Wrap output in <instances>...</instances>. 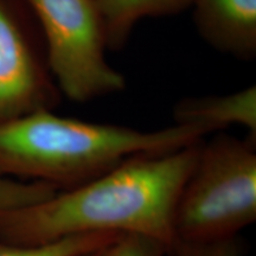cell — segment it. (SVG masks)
Instances as JSON below:
<instances>
[{
    "label": "cell",
    "instance_id": "9",
    "mask_svg": "<svg viewBox=\"0 0 256 256\" xmlns=\"http://www.w3.org/2000/svg\"><path fill=\"white\" fill-rule=\"evenodd\" d=\"M120 235L118 232L87 234L40 246L14 244L0 240V256H78L106 247Z\"/></svg>",
    "mask_w": 256,
    "mask_h": 256
},
{
    "label": "cell",
    "instance_id": "8",
    "mask_svg": "<svg viewBox=\"0 0 256 256\" xmlns=\"http://www.w3.org/2000/svg\"><path fill=\"white\" fill-rule=\"evenodd\" d=\"M108 50L127 43L144 18L174 16L190 10L192 0H94Z\"/></svg>",
    "mask_w": 256,
    "mask_h": 256
},
{
    "label": "cell",
    "instance_id": "11",
    "mask_svg": "<svg viewBox=\"0 0 256 256\" xmlns=\"http://www.w3.org/2000/svg\"><path fill=\"white\" fill-rule=\"evenodd\" d=\"M170 252L162 240L139 232L121 234L108 247V256H170Z\"/></svg>",
    "mask_w": 256,
    "mask_h": 256
},
{
    "label": "cell",
    "instance_id": "5",
    "mask_svg": "<svg viewBox=\"0 0 256 256\" xmlns=\"http://www.w3.org/2000/svg\"><path fill=\"white\" fill-rule=\"evenodd\" d=\"M60 95L17 20L0 0V124L32 112L52 110Z\"/></svg>",
    "mask_w": 256,
    "mask_h": 256
},
{
    "label": "cell",
    "instance_id": "6",
    "mask_svg": "<svg viewBox=\"0 0 256 256\" xmlns=\"http://www.w3.org/2000/svg\"><path fill=\"white\" fill-rule=\"evenodd\" d=\"M200 36L220 52L250 60L256 56V0H192Z\"/></svg>",
    "mask_w": 256,
    "mask_h": 256
},
{
    "label": "cell",
    "instance_id": "10",
    "mask_svg": "<svg viewBox=\"0 0 256 256\" xmlns=\"http://www.w3.org/2000/svg\"><path fill=\"white\" fill-rule=\"evenodd\" d=\"M57 191L50 184L0 176V211L37 203L54 196Z\"/></svg>",
    "mask_w": 256,
    "mask_h": 256
},
{
    "label": "cell",
    "instance_id": "3",
    "mask_svg": "<svg viewBox=\"0 0 256 256\" xmlns=\"http://www.w3.org/2000/svg\"><path fill=\"white\" fill-rule=\"evenodd\" d=\"M255 220V136L217 134L210 142L202 140L174 206V243L236 238Z\"/></svg>",
    "mask_w": 256,
    "mask_h": 256
},
{
    "label": "cell",
    "instance_id": "13",
    "mask_svg": "<svg viewBox=\"0 0 256 256\" xmlns=\"http://www.w3.org/2000/svg\"><path fill=\"white\" fill-rule=\"evenodd\" d=\"M112 243H113V242H112ZM108 247H110V244L106 246V247L95 249V250L83 252V254L78 255V256H108Z\"/></svg>",
    "mask_w": 256,
    "mask_h": 256
},
{
    "label": "cell",
    "instance_id": "1",
    "mask_svg": "<svg viewBox=\"0 0 256 256\" xmlns=\"http://www.w3.org/2000/svg\"><path fill=\"white\" fill-rule=\"evenodd\" d=\"M200 142L133 156L80 186L0 211V240L40 246L87 234L139 232L172 249L174 206Z\"/></svg>",
    "mask_w": 256,
    "mask_h": 256
},
{
    "label": "cell",
    "instance_id": "4",
    "mask_svg": "<svg viewBox=\"0 0 256 256\" xmlns=\"http://www.w3.org/2000/svg\"><path fill=\"white\" fill-rule=\"evenodd\" d=\"M46 40L54 82L69 100L84 104L126 88L106 58L104 28L94 0H28Z\"/></svg>",
    "mask_w": 256,
    "mask_h": 256
},
{
    "label": "cell",
    "instance_id": "2",
    "mask_svg": "<svg viewBox=\"0 0 256 256\" xmlns=\"http://www.w3.org/2000/svg\"><path fill=\"white\" fill-rule=\"evenodd\" d=\"M206 136L200 128L180 124L140 130L40 110L0 124V176L69 190L133 156L178 150Z\"/></svg>",
    "mask_w": 256,
    "mask_h": 256
},
{
    "label": "cell",
    "instance_id": "7",
    "mask_svg": "<svg viewBox=\"0 0 256 256\" xmlns=\"http://www.w3.org/2000/svg\"><path fill=\"white\" fill-rule=\"evenodd\" d=\"M174 124L196 127L206 134L230 126L244 127L256 136V86L226 95L184 98L174 104Z\"/></svg>",
    "mask_w": 256,
    "mask_h": 256
},
{
    "label": "cell",
    "instance_id": "12",
    "mask_svg": "<svg viewBox=\"0 0 256 256\" xmlns=\"http://www.w3.org/2000/svg\"><path fill=\"white\" fill-rule=\"evenodd\" d=\"M170 256H242L238 236L212 243H174Z\"/></svg>",
    "mask_w": 256,
    "mask_h": 256
}]
</instances>
